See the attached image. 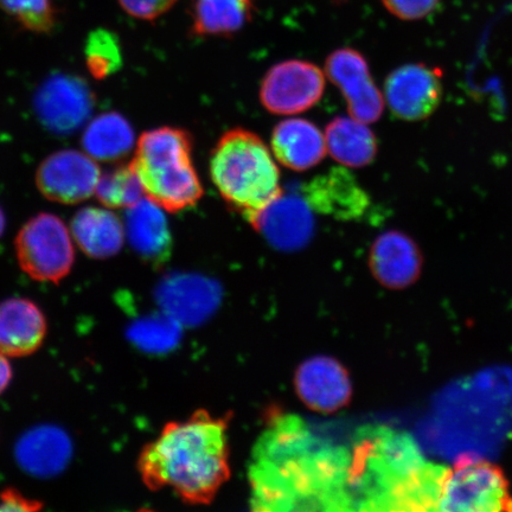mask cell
Wrapping results in <instances>:
<instances>
[{"label":"cell","instance_id":"cell-1","mask_svg":"<svg viewBox=\"0 0 512 512\" xmlns=\"http://www.w3.org/2000/svg\"><path fill=\"white\" fill-rule=\"evenodd\" d=\"M302 422H277L256 451L251 472L256 509L293 510L297 504L349 503L350 456L315 450Z\"/></svg>","mask_w":512,"mask_h":512},{"label":"cell","instance_id":"cell-2","mask_svg":"<svg viewBox=\"0 0 512 512\" xmlns=\"http://www.w3.org/2000/svg\"><path fill=\"white\" fill-rule=\"evenodd\" d=\"M230 416L197 411L165 425L138 459V471L151 491L171 489L182 502L207 505L230 477Z\"/></svg>","mask_w":512,"mask_h":512},{"label":"cell","instance_id":"cell-3","mask_svg":"<svg viewBox=\"0 0 512 512\" xmlns=\"http://www.w3.org/2000/svg\"><path fill=\"white\" fill-rule=\"evenodd\" d=\"M367 437L351 459L349 489L358 509L438 511L450 467L427 462L406 434L379 430Z\"/></svg>","mask_w":512,"mask_h":512},{"label":"cell","instance_id":"cell-4","mask_svg":"<svg viewBox=\"0 0 512 512\" xmlns=\"http://www.w3.org/2000/svg\"><path fill=\"white\" fill-rule=\"evenodd\" d=\"M211 182L227 206L255 227L265 210L284 195L280 170L258 134L236 127L210 153Z\"/></svg>","mask_w":512,"mask_h":512},{"label":"cell","instance_id":"cell-5","mask_svg":"<svg viewBox=\"0 0 512 512\" xmlns=\"http://www.w3.org/2000/svg\"><path fill=\"white\" fill-rule=\"evenodd\" d=\"M192 147L191 134L179 127L153 128L138 139L132 168L145 196L169 213L195 207L204 195Z\"/></svg>","mask_w":512,"mask_h":512},{"label":"cell","instance_id":"cell-6","mask_svg":"<svg viewBox=\"0 0 512 512\" xmlns=\"http://www.w3.org/2000/svg\"><path fill=\"white\" fill-rule=\"evenodd\" d=\"M438 511L512 512L502 467L476 456L459 457L445 478Z\"/></svg>","mask_w":512,"mask_h":512},{"label":"cell","instance_id":"cell-7","mask_svg":"<svg viewBox=\"0 0 512 512\" xmlns=\"http://www.w3.org/2000/svg\"><path fill=\"white\" fill-rule=\"evenodd\" d=\"M15 247L19 266L37 281L59 284L74 266L72 234L60 217L53 214H38L25 223Z\"/></svg>","mask_w":512,"mask_h":512},{"label":"cell","instance_id":"cell-8","mask_svg":"<svg viewBox=\"0 0 512 512\" xmlns=\"http://www.w3.org/2000/svg\"><path fill=\"white\" fill-rule=\"evenodd\" d=\"M325 85V73L315 63L287 60L275 64L262 79L260 101L272 114H299L318 104Z\"/></svg>","mask_w":512,"mask_h":512},{"label":"cell","instance_id":"cell-9","mask_svg":"<svg viewBox=\"0 0 512 512\" xmlns=\"http://www.w3.org/2000/svg\"><path fill=\"white\" fill-rule=\"evenodd\" d=\"M443 74L424 63L393 70L384 82V101L396 118L415 123L430 118L444 96Z\"/></svg>","mask_w":512,"mask_h":512},{"label":"cell","instance_id":"cell-10","mask_svg":"<svg viewBox=\"0 0 512 512\" xmlns=\"http://www.w3.org/2000/svg\"><path fill=\"white\" fill-rule=\"evenodd\" d=\"M325 75L342 92L351 118L368 125L380 120L386 101L360 51L335 50L326 59Z\"/></svg>","mask_w":512,"mask_h":512},{"label":"cell","instance_id":"cell-11","mask_svg":"<svg viewBox=\"0 0 512 512\" xmlns=\"http://www.w3.org/2000/svg\"><path fill=\"white\" fill-rule=\"evenodd\" d=\"M100 177V166L87 153L63 150L43 160L36 183L49 201L78 204L95 194Z\"/></svg>","mask_w":512,"mask_h":512},{"label":"cell","instance_id":"cell-12","mask_svg":"<svg viewBox=\"0 0 512 512\" xmlns=\"http://www.w3.org/2000/svg\"><path fill=\"white\" fill-rule=\"evenodd\" d=\"M294 388L307 408L331 414L347 407L352 383L349 371L330 356H315L304 361L294 374Z\"/></svg>","mask_w":512,"mask_h":512},{"label":"cell","instance_id":"cell-13","mask_svg":"<svg viewBox=\"0 0 512 512\" xmlns=\"http://www.w3.org/2000/svg\"><path fill=\"white\" fill-rule=\"evenodd\" d=\"M93 94L85 81L74 76L50 78L36 96V110L42 123L56 133H72L91 115Z\"/></svg>","mask_w":512,"mask_h":512},{"label":"cell","instance_id":"cell-14","mask_svg":"<svg viewBox=\"0 0 512 512\" xmlns=\"http://www.w3.org/2000/svg\"><path fill=\"white\" fill-rule=\"evenodd\" d=\"M369 268L383 287L394 291L406 290L420 279L424 254L411 236L400 230H388L377 236L371 245Z\"/></svg>","mask_w":512,"mask_h":512},{"label":"cell","instance_id":"cell-15","mask_svg":"<svg viewBox=\"0 0 512 512\" xmlns=\"http://www.w3.org/2000/svg\"><path fill=\"white\" fill-rule=\"evenodd\" d=\"M125 236L134 252L153 266L168 261L172 249V235L164 209L150 198L127 208Z\"/></svg>","mask_w":512,"mask_h":512},{"label":"cell","instance_id":"cell-16","mask_svg":"<svg viewBox=\"0 0 512 512\" xmlns=\"http://www.w3.org/2000/svg\"><path fill=\"white\" fill-rule=\"evenodd\" d=\"M47 336V319L34 302L11 298L0 304V352L25 357L41 348Z\"/></svg>","mask_w":512,"mask_h":512},{"label":"cell","instance_id":"cell-17","mask_svg":"<svg viewBox=\"0 0 512 512\" xmlns=\"http://www.w3.org/2000/svg\"><path fill=\"white\" fill-rule=\"evenodd\" d=\"M19 466L31 476L60 475L73 456L69 435L56 426H40L22 435L15 448Z\"/></svg>","mask_w":512,"mask_h":512},{"label":"cell","instance_id":"cell-18","mask_svg":"<svg viewBox=\"0 0 512 512\" xmlns=\"http://www.w3.org/2000/svg\"><path fill=\"white\" fill-rule=\"evenodd\" d=\"M254 228L274 248L291 252L307 245L315 224L303 198L283 195L265 210Z\"/></svg>","mask_w":512,"mask_h":512},{"label":"cell","instance_id":"cell-19","mask_svg":"<svg viewBox=\"0 0 512 512\" xmlns=\"http://www.w3.org/2000/svg\"><path fill=\"white\" fill-rule=\"evenodd\" d=\"M305 195L312 209L341 220L361 219L370 206L367 192L345 169H334L313 179Z\"/></svg>","mask_w":512,"mask_h":512},{"label":"cell","instance_id":"cell-20","mask_svg":"<svg viewBox=\"0 0 512 512\" xmlns=\"http://www.w3.org/2000/svg\"><path fill=\"white\" fill-rule=\"evenodd\" d=\"M272 151L285 168L303 172L315 168L325 158V136L306 119H287L274 127Z\"/></svg>","mask_w":512,"mask_h":512},{"label":"cell","instance_id":"cell-21","mask_svg":"<svg viewBox=\"0 0 512 512\" xmlns=\"http://www.w3.org/2000/svg\"><path fill=\"white\" fill-rule=\"evenodd\" d=\"M70 233L83 253L98 260L117 255L125 241L123 221L108 209H81L73 217Z\"/></svg>","mask_w":512,"mask_h":512},{"label":"cell","instance_id":"cell-22","mask_svg":"<svg viewBox=\"0 0 512 512\" xmlns=\"http://www.w3.org/2000/svg\"><path fill=\"white\" fill-rule=\"evenodd\" d=\"M326 149L345 168H364L374 162L379 143L368 124L351 117H337L326 126Z\"/></svg>","mask_w":512,"mask_h":512},{"label":"cell","instance_id":"cell-23","mask_svg":"<svg viewBox=\"0 0 512 512\" xmlns=\"http://www.w3.org/2000/svg\"><path fill=\"white\" fill-rule=\"evenodd\" d=\"M255 0H194L191 34L197 37L230 36L252 21Z\"/></svg>","mask_w":512,"mask_h":512},{"label":"cell","instance_id":"cell-24","mask_svg":"<svg viewBox=\"0 0 512 512\" xmlns=\"http://www.w3.org/2000/svg\"><path fill=\"white\" fill-rule=\"evenodd\" d=\"M82 146L96 162H118L134 149L136 138L131 124L123 115L102 113L87 126Z\"/></svg>","mask_w":512,"mask_h":512},{"label":"cell","instance_id":"cell-25","mask_svg":"<svg viewBox=\"0 0 512 512\" xmlns=\"http://www.w3.org/2000/svg\"><path fill=\"white\" fill-rule=\"evenodd\" d=\"M95 195L108 209H127L142 200L145 192L136 171L128 164L101 175Z\"/></svg>","mask_w":512,"mask_h":512},{"label":"cell","instance_id":"cell-26","mask_svg":"<svg viewBox=\"0 0 512 512\" xmlns=\"http://www.w3.org/2000/svg\"><path fill=\"white\" fill-rule=\"evenodd\" d=\"M85 55L89 73L98 80L117 73L123 66V54L118 37L110 30L93 31L87 38Z\"/></svg>","mask_w":512,"mask_h":512},{"label":"cell","instance_id":"cell-27","mask_svg":"<svg viewBox=\"0 0 512 512\" xmlns=\"http://www.w3.org/2000/svg\"><path fill=\"white\" fill-rule=\"evenodd\" d=\"M0 10L36 34H47L55 25L53 0H0Z\"/></svg>","mask_w":512,"mask_h":512},{"label":"cell","instance_id":"cell-28","mask_svg":"<svg viewBox=\"0 0 512 512\" xmlns=\"http://www.w3.org/2000/svg\"><path fill=\"white\" fill-rule=\"evenodd\" d=\"M170 331L169 324L164 323L162 318L150 317L134 323L128 331V336L139 348L157 351L170 344Z\"/></svg>","mask_w":512,"mask_h":512},{"label":"cell","instance_id":"cell-29","mask_svg":"<svg viewBox=\"0 0 512 512\" xmlns=\"http://www.w3.org/2000/svg\"><path fill=\"white\" fill-rule=\"evenodd\" d=\"M384 8L402 21H420L438 8L440 0H381Z\"/></svg>","mask_w":512,"mask_h":512},{"label":"cell","instance_id":"cell-30","mask_svg":"<svg viewBox=\"0 0 512 512\" xmlns=\"http://www.w3.org/2000/svg\"><path fill=\"white\" fill-rule=\"evenodd\" d=\"M178 0H118L126 14L142 19V21H155L170 11Z\"/></svg>","mask_w":512,"mask_h":512},{"label":"cell","instance_id":"cell-31","mask_svg":"<svg viewBox=\"0 0 512 512\" xmlns=\"http://www.w3.org/2000/svg\"><path fill=\"white\" fill-rule=\"evenodd\" d=\"M43 503L25 497L16 489L8 488L0 492V511H37Z\"/></svg>","mask_w":512,"mask_h":512},{"label":"cell","instance_id":"cell-32","mask_svg":"<svg viewBox=\"0 0 512 512\" xmlns=\"http://www.w3.org/2000/svg\"><path fill=\"white\" fill-rule=\"evenodd\" d=\"M12 380V368L8 357L0 352V394H3Z\"/></svg>","mask_w":512,"mask_h":512},{"label":"cell","instance_id":"cell-33","mask_svg":"<svg viewBox=\"0 0 512 512\" xmlns=\"http://www.w3.org/2000/svg\"><path fill=\"white\" fill-rule=\"evenodd\" d=\"M4 230H5V215L3 213L2 208H0V238H2Z\"/></svg>","mask_w":512,"mask_h":512}]
</instances>
